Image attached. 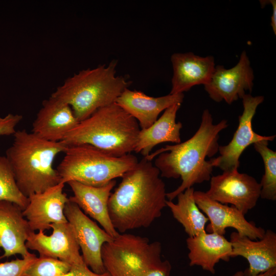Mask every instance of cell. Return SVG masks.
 I'll list each match as a JSON object with an SVG mask.
<instances>
[{
	"label": "cell",
	"mask_w": 276,
	"mask_h": 276,
	"mask_svg": "<svg viewBox=\"0 0 276 276\" xmlns=\"http://www.w3.org/2000/svg\"><path fill=\"white\" fill-rule=\"evenodd\" d=\"M159 170L144 157L121 177L108 203V214L120 233L147 228L167 206L165 184Z\"/></svg>",
	"instance_id": "1"
},
{
	"label": "cell",
	"mask_w": 276,
	"mask_h": 276,
	"mask_svg": "<svg viewBox=\"0 0 276 276\" xmlns=\"http://www.w3.org/2000/svg\"><path fill=\"white\" fill-rule=\"evenodd\" d=\"M228 126L226 120L214 124L211 113L206 109L198 129L191 137L179 144L167 145L144 157L150 161L157 157L154 166L161 177L181 178L180 186L167 193V200L172 201L194 185L210 180L214 167L206 158H211L218 152L219 133Z\"/></svg>",
	"instance_id": "2"
},
{
	"label": "cell",
	"mask_w": 276,
	"mask_h": 276,
	"mask_svg": "<svg viewBox=\"0 0 276 276\" xmlns=\"http://www.w3.org/2000/svg\"><path fill=\"white\" fill-rule=\"evenodd\" d=\"M13 136L5 156L25 196L42 192L61 182L53 163L58 154L65 152L66 144L47 141L25 129L16 130Z\"/></svg>",
	"instance_id": "3"
},
{
	"label": "cell",
	"mask_w": 276,
	"mask_h": 276,
	"mask_svg": "<svg viewBox=\"0 0 276 276\" xmlns=\"http://www.w3.org/2000/svg\"><path fill=\"white\" fill-rule=\"evenodd\" d=\"M117 60L108 65L79 71L67 78L51 97L68 104L79 122L99 108L116 101L131 82L126 76H117Z\"/></svg>",
	"instance_id": "4"
},
{
	"label": "cell",
	"mask_w": 276,
	"mask_h": 276,
	"mask_svg": "<svg viewBox=\"0 0 276 276\" xmlns=\"http://www.w3.org/2000/svg\"><path fill=\"white\" fill-rule=\"evenodd\" d=\"M140 130L137 121L114 103L79 122L61 142L67 146L90 145L119 157L133 151Z\"/></svg>",
	"instance_id": "5"
},
{
	"label": "cell",
	"mask_w": 276,
	"mask_h": 276,
	"mask_svg": "<svg viewBox=\"0 0 276 276\" xmlns=\"http://www.w3.org/2000/svg\"><path fill=\"white\" fill-rule=\"evenodd\" d=\"M161 253L159 242L125 233L103 245L101 258L111 276H169L171 264Z\"/></svg>",
	"instance_id": "6"
},
{
	"label": "cell",
	"mask_w": 276,
	"mask_h": 276,
	"mask_svg": "<svg viewBox=\"0 0 276 276\" xmlns=\"http://www.w3.org/2000/svg\"><path fill=\"white\" fill-rule=\"evenodd\" d=\"M57 167L62 183L76 181L83 185L101 187L122 177L138 163L130 153L115 156L88 144L67 146Z\"/></svg>",
	"instance_id": "7"
},
{
	"label": "cell",
	"mask_w": 276,
	"mask_h": 276,
	"mask_svg": "<svg viewBox=\"0 0 276 276\" xmlns=\"http://www.w3.org/2000/svg\"><path fill=\"white\" fill-rule=\"evenodd\" d=\"M242 99L243 111L239 117V125L232 140L226 145L219 146L220 155L210 159L214 167H218L223 172L238 169L239 158L249 146L262 141H272L275 137L260 135L252 128V119L258 106L264 101V97L246 94Z\"/></svg>",
	"instance_id": "8"
},
{
	"label": "cell",
	"mask_w": 276,
	"mask_h": 276,
	"mask_svg": "<svg viewBox=\"0 0 276 276\" xmlns=\"http://www.w3.org/2000/svg\"><path fill=\"white\" fill-rule=\"evenodd\" d=\"M261 189L260 182L254 177L237 169L211 177L205 193L211 199L230 204L245 215L257 204Z\"/></svg>",
	"instance_id": "9"
},
{
	"label": "cell",
	"mask_w": 276,
	"mask_h": 276,
	"mask_svg": "<svg viewBox=\"0 0 276 276\" xmlns=\"http://www.w3.org/2000/svg\"><path fill=\"white\" fill-rule=\"evenodd\" d=\"M64 213L81 250L85 264L95 273L105 272L101 258L102 247L114 238L90 219L76 203L69 200Z\"/></svg>",
	"instance_id": "10"
},
{
	"label": "cell",
	"mask_w": 276,
	"mask_h": 276,
	"mask_svg": "<svg viewBox=\"0 0 276 276\" xmlns=\"http://www.w3.org/2000/svg\"><path fill=\"white\" fill-rule=\"evenodd\" d=\"M254 80V71L246 52L244 51L234 67L226 69L221 65L215 66L209 82L204 87L213 101H224L231 104L242 99L246 91H251Z\"/></svg>",
	"instance_id": "11"
},
{
	"label": "cell",
	"mask_w": 276,
	"mask_h": 276,
	"mask_svg": "<svg viewBox=\"0 0 276 276\" xmlns=\"http://www.w3.org/2000/svg\"><path fill=\"white\" fill-rule=\"evenodd\" d=\"M194 197L198 208L210 221L205 227L207 233L224 236L226 229L232 227L240 235L252 240L263 237L265 230L257 227L254 222L247 221L245 215L235 206L211 199L205 192L200 191H194Z\"/></svg>",
	"instance_id": "12"
},
{
	"label": "cell",
	"mask_w": 276,
	"mask_h": 276,
	"mask_svg": "<svg viewBox=\"0 0 276 276\" xmlns=\"http://www.w3.org/2000/svg\"><path fill=\"white\" fill-rule=\"evenodd\" d=\"M50 228L53 229L50 235H46L41 231L37 233L31 232L26 242L27 248L37 251L39 257L58 259L71 266L84 264L69 223L52 224Z\"/></svg>",
	"instance_id": "13"
},
{
	"label": "cell",
	"mask_w": 276,
	"mask_h": 276,
	"mask_svg": "<svg viewBox=\"0 0 276 276\" xmlns=\"http://www.w3.org/2000/svg\"><path fill=\"white\" fill-rule=\"evenodd\" d=\"M60 182L47 190L28 197L29 203L22 210L33 232L49 229L50 225L67 222L64 210L69 197Z\"/></svg>",
	"instance_id": "14"
},
{
	"label": "cell",
	"mask_w": 276,
	"mask_h": 276,
	"mask_svg": "<svg viewBox=\"0 0 276 276\" xmlns=\"http://www.w3.org/2000/svg\"><path fill=\"white\" fill-rule=\"evenodd\" d=\"M229 241L231 258L240 256L248 263V267L243 271L245 275H256L276 267V234L273 231L265 230L263 237L257 240L234 232Z\"/></svg>",
	"instance_id": "15"
},
{
	"label": "cell",
	"mask_w": 276,
	"mask_h": 276,
	"mask_svg": "<svg viewBox=\"0 0 276 276\" xmlns=\"http://www.w3.org/2000/svg\"><path fill=\"white\" fill-rule=\"evenodd\" d=\"M79 122L70 106L50 96L42 101L31 132L47 141L61 142Z\"/></svg>",
	"instance_id": "16"
},
{
	"label": "cell",
	"mask_w": 276,
	"mask_h": 276,
	"mask_svg": "<svg viewBox=\"0 0 276 276\" xmlns=\"http://www.w3.org/2000/svg\"><path fill=\"white\" fill-rule=\"evenodd\" d=\"M67 183L73 193L69 200L97 221L111 237L119 236L120 233L113 226L108 210V200L116 180H112L101 187L87 186L76 181H70Z\"/></svg>",
	"instance_id": "17"
},
{
	"label": "cell",
	"mask_w": 276,
	"mask_h": 276,
	"mask_svg": "<svg viewBox=\"0 0 276 276\" xmlns=\"http://www.w3.org/2000/svg\"><path fill=\"white\" fill-rule=\"evenodd\" d=\"M173 74L170 94L183 93L193 86L206 84L215 70L213 56L201 57L192 52L172 55Z\"/></svg>",
	"instance_id": "18"
},
{
	"label": "cell",
	"mask_w": 276,
	"mask_h": 276,
	"mask_svg": "<svg viewBox=\"0 0 276 276\" xmlns=\"http://www.w3.org/2000/svg\"><path fill=\"white\" fill-rule=\"evenodd\" d=\"M22 210L14 203L0 200V248L4 251L0 260L16 255L23 258L30 253L26 242L33 231Z\"/></svg>",
	"instance_id": "19"
},
{
	"label": "cell",
	"mask_w": 276,
	"mask_h": 276,
	"mask_svg": "<svg viewBox=\"0 0 276 276\" xmlns=\"http://www.w3.org/2000/svg\"><path fill=\"white\" fill-rule=\"evenodd\" d=\"M183 93L153 97L143 92L126 88L118 98L116 103L133 117L141 129L148 128L167 108L183 102Z\"/></svg>",
	"instance_id": "20"
},
{
	"label": "cell",
	"mask_w": 276,
	"mask_h": 276,
	"mask_svg": "<svg viewBox=\"0 0 276 276\" xmlns=\"http://www.w3.org/2000/svg\"><path fill=\"white\" fill-rule=\"evenodd\" d=\"M190 266H198L212 274L220 261H229L232 245L223 235L206 231L186 240Z\"/></svg>",
	"instance_id": "21"
},
{
	"label": "cell",
	"mask_w": 276,
	"mask_h": 276,
	"mask_svg": "<svg viewBox=\"0 0 276 276\" xmlns=\"http://www.w3.org/2000/svg\"><path fill=\"white\" fill-rule=\"evenodd\" d=\"M180 106V103L172 105L151 126L141 129L133 151L141 153L143 157H146L159 144L181 143L180 130L182 125L181 122L176 121V114Z\"/></svg>",
	"instance_id": "22"
},
{
	"label": "cell",
	"mask_w": 276,
	"mask_h": 276,
	"mask_svg": "<svg viewBox=\"0 0 276 276\" xmlns=\"http://www.w3.org/2000/svg\"><path fill=\"white\" fill-rule=\"evenodd\" d=\"M193 187L186 189L177 196V203L167 200L168 207L173 217L183 226L189 237L197 236L205 232L208 217L197 205Z\"/></svg>",
	"instance_id": "23"
},
{
	"label": "cell",
	"mask_w": 276,
	"mask_h": 276,
	"mask_svg": "<svg viewBox=\"0 0 276 276\" xmlns=\"http://www.w3.org/2000/svg\"><path fill=\"white\" fill-rule=\"evenodd\" d=\"M255 150L261 155L264 165V173L260 182V197L264 199L276 200V152L268 147V141L255 143Z\"/></svg>",
	"instance_id": "24"
},
{
	"label": "cell",
	"mask_w": 276,
	"mask_h": 276,
	"mask_svg": "<svg viewBox=\"0 0 276 276\" xmlns=\"http://www.w3.org/2000/svg\"><path fill=\"white\" fill-rule=\"evenodd\" d=\"M0 200L14 203L24 210L29 203L28 197L19 190L12 168L5 156L0 155Z\"/></svg>",
	"instance_id": "25"
},
{
	"label": "cell",
	"mask_w": 276,
	"mask_h": 276,
	"mask_svg": "<svg viewBox=\"0 0 276 276\" xmlns=\"http://www.w3.org/2000/svg\"><path fill=\"white\" fill-rule=\"evenodd\" d=\"M71 266L58 259L38 257L24 272L23 276H63Z\"/></svg>",
	"instance_id": "26"
},
{
	"label": "cell",
	"mask_w": 276,
	"mask_h": 276,
	"mask_svg": "<svg viewBox=\"0 0 276 276\" xmlns=\"http://www.w3.org/2000/svg\"><path fill=\"white\" fill-rule=\"evenodd\" d=\"M37 258L34 254L29 253L22 259L0 263V276H23L24 272Z\"/></svg>",
	"instance_id": "27"
},
{
	"label": "cell",
	"mask_w": 276,
	"mask_h": 276,
	"mask_svg": "<svg viewBox=\"0 0 276 276\" xmlns=\"http://www.w3.org/2000/svg\"><path fill=\"white\" fill-rule=\"evenodd\" d=\"M23 117L18 114L9 113L4 117H0V135H13L17 125Z\"/></svg>",
	"instance_id": "28"
},
{
	"label": "cell",
	"mask_w": 276,
	"mask_h": 276,
	"mask_svg": "<svg viewBox=\"0 0 276 276\" xmlns=\"http://www.w3.org/2000/svg\"><path fill=\"white\" fill-rule=\"evenodd\" d=\"M63 276H111L107 271L97 273L90 270L85 263L71 266L70 271Z\"/></svg>",
	"instance_id": "29"
},
{
	"label": "cell",
	"mask_w": 276,
	"mask_h": 276,
	"mask_svg": "<svg viewBox=\"0 0 276 276\" xmlns=\"http://www.w3.org/2000/svg\"><path fill=\"white\" fill-rule=\"evenodd\" d=\"M268 2L271 4L272 8L270 25L274 35H276V1L270 0Z\"/></svg>",
	"instance_id": "30"
},
{
	"label": "cell",
	"mask_w": 276,
	"mask_h": 276,
	"mask_svg": "<svg viewBox=\"0 0 276 276\" xmlns=\"http://www.w3.org/2000/svg\"><path fill=\"white\" fill-rule=\"evenodd\" d=\"M276 275V267L271 268L269 270L259 274L256 275H251V276H275ZM232 276H247L245 275L242 271H238L235 272Z\"/></svg>",
	"instance_id": "31"
}]
</instances>
